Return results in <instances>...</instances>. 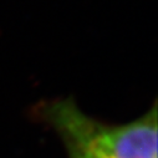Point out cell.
I'll use <instances>...</instances> for the list:
<instances>
[{
	"label": "cell",
	"mask_w": 158,
	"mask_h": 158,
	"mask_svg": "<svg viewBox=\"0 0 158 158\" xmlns=\"http://www.w3.org/2000/svg\"><path fill=\"white\" fill-rule=\"evenodd\" d=\"M36 114L61 139L81 144L103 158H157V105L126 123H106L84 112L72 97L45 100Z\"/></svg>",
	"instance_id": "6da1fadb"
},
{
	"label": "cell",
	"mask_w": 158,
	"mask_h": 158,
	"mask_svg": "<svg viewBox=\"0 0 158 158\" xmlns=\"http://www.w3.org/2000/svg\"><path fill=\"white\" fill-rule=\"evenodd\" d=\"M61 141L65 147L67 158H103L100 154L92 152L91 149L78 144L76 142H72L69 139H61Z\"/></svg>",
	"instance_id": "7a4b0ae2"
}]
</instances>
